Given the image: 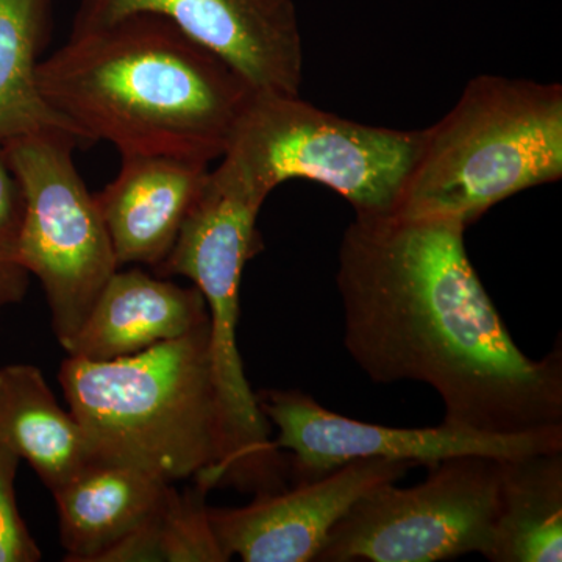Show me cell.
Wrapping results in <instances>:
<instances>
[{"label":"cell","mask_w":562,"mask_h":562,"mask_svg":"<svg viewBox=\"0 0 562 562\" xmlns=\"http://www.w3.org/2000/svg\"><path fill=\"white\" fill-rule=\"evenodd\" d=\"M24 194L0 147V308L24 301L31 273L20 261Z\"/></svg>","instance_id":"obj_19"},{"label":"cell","mask_w":562,"mask_h":562,"mask_svg":"<svg viewBox=\"0 0 562 562\" xmlns=\"http://www.w3.org/2000/svg\"><path fill=\"white\" fill-rule=\"evenodd\" d=\"M58 380L94 461L133 465L172 484H203L220 462L210 319L132 357L68 355Z\"/></svg>","instance_id":"obj_3"},{"label":"cell","mask_w":562,"mask_h":562,"mask_svg":"<svg viewBox=\"0 0 562 562\" xmlns=\"http://www.w3.org/2000/svg\"><path fill=\"white\" fill-rule=\"evenodd\" d=\"M44 102L81 144L210 162L227 149L255 90L165 18L133 14L72 33L40 61Z\"/></svg>","instance_id":"obj_2"},{"label":"cell","mask_w":562,"mask_h":562,"mask_svg":"<svg viewBox=\"0 0 562 562\" xmlns=\"http://www.w3.org/2000/svg\"><path fill=\"white\" fill-rule=\"evenodd\" d=\"M414 468L408 461H351L312 482L255 495L241 508H210L211 528L227 561L313 562L362 495Z\"/></svg>","instance_id":"obj_11"},{"label":"cell","mask_w":562,"mask_h":562,"mask_svg":"<svg viewBox=\"0 0 562 562\" xmlns=\"http://www.w3.org/2000/svg\"><path fill=\"white\" fill-rule=\"evenodd\" d=\"M503 460L462 454L412 487L380 484L336 525L316 562H438L490 552Z\"/></svg>","instance_id":"obj_8"},{"label":"cell","mask_w":562,"mask_h":562,"mask_svg":"<svg viewBox=\"0 0 562 562\" xmlns=\"http://www.w3.org/2000/svg\"><path fill=\"white\" fill-rule=\"evenodd\" d=\"M49 9L50 0H0V144L49 131L80 140L44 102L36 80Z\"/></svg>","instance_id":"obj_17"},{"label":"cell","mask_w":562,"mask_h":562,"mask_svg":"<svg viewBox=\"0 0 562 562\" xmlns=\"http://www.w3.org/2000/svg\"><path fill=\"white\" fill-rule=\"evenodd\" d=\"M171 484L133 465L92 461L52 492L65 560L101 562L103 554L149 519Z\"/></svg>","instance_id":"obj_14"},{"label":"cell","mask_w":562,"mask_h":562,"mask_svg":"<svg viewBox=\"0 0 562 562\" xmlns=\"http://www.w3.org/2000/svg\"><path fill=\"white\" fill-rule=\"evenodd\" d=\"M255 395L262 416L279 430L273 446L288 452L292 483L312 482L358 460L431 468L462 454L514 460L562 450V427L527 435H486L446 422L438 427H384L330 412L299 390H262Z\"/></svg>","instance_id":"obj_9"},{"label":"cell","mask_w":562,"mask_h":562,"mask_svg":"<svg viewBox=\"0 0 562 562\" xmlns=\"http://www.w3.org/2000/svg\"><path fill=\"white\" fill-rule=\"evenodd\" d=\"M0 446L27 461L50 492L94 461L80 422L31 364L0 368Z\"/></svg>","instance_id":"obj_15"},{"label":"cell","mask_w":562,"mask_h":562,"mask_svg":"<svg viewBox=\"0 0 562 562\" xmlns=\"http://www.w3.org/2000/svg\"><path fill=\"white\" fill-rule=\"evenodd\" d=\"M209 162L165 155L122 157L116 179L94 195L120 266L158 268L210 179Z\"/></svg>","instance_id":"obj_12"},{"label":"cell","mask_w":562,"mask_h":562,"mask_svg":"<svg viewBox=\"0 0 562 562\" xmlns=\"http://www.w3.org/2000/svg\"><path fill=\"white\" fill-rule=\"evenodd\" d=\"M206 490L195 482L183 492L171 484L138 530L103 554L101 562H225L211 528Z\"/></svg>","instance_id":"obj_18"},{"label":"cell","mask_w":562,"mask_h":562,"mask_svg":"<svg viewBox=\"0 0 562 562\" xmlns=\"http://www.w3.org/2000/svg\"><path fill=\"white\" fill-rule=\"evenodd\" d=\"M210 319L198 288L140 269L111 276L66 353L91 361L132 357L181 338Z\"/></svg>","instance_id":"obj_13"},{"label":"cell","mask_w":562,"mask_h":562,"mask_svg":"<svg viewBox=\"0 0 562 562\" xmlns=\"http://www.w3.org/2000/svg\"><path fill=\"white\" fill-rule=\"evenodd\" d=\"M133 14L165 18L255 91L301 95L303 44L292 0H80L72 33Z\"/></svg>","instance_id":"obj_10"},{"label":"cell","mask_w":562,"mask_h":562,"mask_svg":"<svg viewBox=\"0 0 562 562\" xmlns=\"http://www.w3.org/2000/svg\"><path fill=\"white\" fill-rule=\"evenodd\" d=\"M20 457L0 446V562H36L43 558L18 509L14 480Z\"/></svg>","instance_id":"obj_20"},{"label":"cell","mask_w":562,"mask_h":562,"mask_svg":"<svg viewBox=\"0 0 562 562\" xmlns=\"http://www.w3.org/2000/svg\"><path fill=\"white\" fill-rule=\"evenodd\" d=\"M77 146L80 140L61 131L0 144L24 194L20 261L43 284L52 330L66 351L121 269L94 195L74 165Z\"/></svg>","instance_id":"obj_7"},{"label":"cell","mask_w":562,"mask_h":562,"mask_svg":"<svg viewBox=\"0 0 562 562\" xmlns=\"http://www.w3.org/2000/svg\"><path fill=\"white\" fill-rule=\"evenodd\" d=\"M424 128L360 124L301 95L255 91L213 173L266 202L280 183L317 181L350 203L355 216L397 211Z\"/></svg>","instance_id":"obj_6"},{"label":"cell","mask_w":562,"mask_h":562,"mask_svg":"<svg viewBox=\"0 0 562 562\" xmlns=\"http://www.w3.org/2000/svg\"><path fill=\"white\" fill-rule=\"evenodd\" d=\"M562 177V87L473 77L453 109L424 128L394 214L461 222Z\"/></svg>","instance_id":"obj_4"},{"label":"cell","mask_w":562,"mask_h":562,"mask_svg":"<svg viewBox=\"0 0 562 562\" xmlns=\"http://www.w3.org/2000/svg\"><path fill=\"white\" fill-rule=\"evenodd\" d=\"M492 562L562 560V450L503 460Z\"/></svg>","instance_id":"obj_16"},{"label":"cell","mask_w":562,"mask_h":562,"mask_svg":"<svg viewBox=\"0 0 562 562\" xmlns=\"http://www.w3.org/2000/svg\"><path fill=\"white\" fill-rule=\"evenodd\" d=\"M262 203L211 171L171 254L155 268L165 279H190L209 308L222 449L206 486L255 495L284 490L290 479L286 457L273 446L271 424L247 382L236 338L244 268L262 247L257 231Z\"/></svg>","instance_id":"obj_5"},{"label":"cell","mask_w":562,"mask_h":562,"mask_svg":"<svg viewBox=\"0 0 562 562\" xmlns=\"http://www.w3.org/2000/svg\"><path fill=\"white\" fill-rule=\"evenodd\" d=\"M465 225L355 216L338 255L344 347L371 382L424 383L446 424L486 435L562 427V344L519 349L464 246Z\"/></svg>","instance_id":"obj_1"}]
</instances>
